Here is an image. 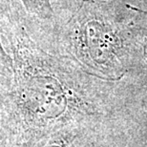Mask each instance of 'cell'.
<instances>
[{
	"mask_svg": "<svg viewBox=\"0 0 147 147\" xmlns=\"http://www.w3.org/2000/svg\"><path fill=\"white\" fill-rule=\"evenodd\" d=\"M74 8H63L57 14L50 42L36 31L48 46L57 47L85 65L103 73L120 66V57L127 47L124 25L117 22L104 2L80 0ZM119 69V68H117Z\"/></svg>",
	"mask_w": 147,
	"mask_h": 147,
	"instance_id": "6da1fadb",
	"label": "cell"
},
{
	"mask_svg": "<svg viewBox=\"0 0 147 147\" xmlns=\"http://www.w3.org/2000/svg\"><path fill=\"white\" fill-rule=\"evenodd\" d=\"M26 11L39 19L50 20L54 16L52 0H19Z\"/></svg>",
	"mask_w": 147,
	"mask_h": 147,
	"instance_id": "7a4b0ae2",
	"label": "cell"
},
{
	"mask_svg": "<svg viewBox=\"0 0 147 147\" xmlns=\"http://www.w3.org/2000/svg\"><path fill=\"white\" fill-rule=\"evenodd\" d=\"M3 0H0V73L8 74L13 68V58L5 49L1 38V11Z\"/></svg>",
	"mask_w": 147,
	"mask_h": 147,
	"instance_id": "3957f363",
	"label": "cell"
}]
</instances>
